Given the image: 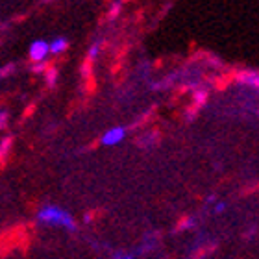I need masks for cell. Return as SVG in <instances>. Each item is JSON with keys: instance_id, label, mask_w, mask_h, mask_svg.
<instances>
[{"instance_id": "cell-11", "label": "cell", "mask_w": 259, "mask_h": 259, "mask_svg": "<svg viewBox=\"0 0 259 259\" xmlns=\"http://www.w3.org/2000/svg\"><path fill=\"white\" fill-rule=\"evenodd\" d=\"M13 72H15V63H8L0 69V78H8V76H11Z\"/></svg>"}, {"instance_id": "cell-8", "label": "cell", "mask_w": 259, "mask_h": 259, "mask_svg": "<svg viewBox=\"0 0 259 259\" xmlns=\"http://www.w3.org/2000/svg\"><path fill=\"white\" fill-rule=\"evenodd\" d=\"M45 80H47V85L49 87H54L56 81H58V69L56 67H49V69L45 70Z\"/></svg>"}, {"instance_id": "cell-6", "label": "cell", "mask_w": 259, "mask_h": 259, "mask_svg": "<svg viewBox=\"0 0 259 259\" xmlns=\"http://www.w3.org/2000/svg\"><path fill=\"white\" fill-rule=\"evenodd\" d=\"M11 146H13V137H10V135L0 141V163L6 161V157L10 154Z\"/></svg>"}, {"instance_id": "cell-14", "label": "cell", "mask_w": 259, "mask_h": 259, "mask_svg": "<svg viewBox=\"0 0 259 259\" xmlns=\"http://www.w3.org/2000/svg\"><path fill=\"white\" fill-rule=\"evenodd\" d=\"M8 122H10V115L6 109H0V130L8 128Z\"/></svg>"}, {"instance_id": "cell-2", "label": "cell", "mask_w": 259, "mask_h": 259, "mask_svg": "<svg viewBox=\"0 0 259 259\" xmlns=\"http://www.w3.org/2000/svg\"><path fill=\"white\" fill-rule=\"evenodd\" d=\"M126 139V128L124 126H115V128H109L106 134L100 137V143L104 146H115L122 143Z\"/></svg>"}, {"instance_id": "cell-5", "label": "cell", "mask_w": 259, "mask_h": 259, "mask_svg": "<svg viewBox=\"0 0 259 259\" xmlns=\"http://www.w3.org/2000/svg\"><path fill=\"white\" fill-rule=\"evenodd\" d=\"M67 49H69V41L65 37H58L50 43V52H52V54H61V52H65Z\"/></svg>"}, {"instance_id": "cell-7", "label": "cell", "mask_w": 259, "mask_h": 259, "mask_svg": "<svg viewBox=\"0 0 259 259\" xmlns=\"http://www.w3.org/2000/svg\"><path fill=\"white\" fill-rule=\"evenodd\" d=\"M193 100H194L193 108L194 109H200L205 104V100H207V91H205V89H198V91H194Z\"/></svg>"}, {"instance_id": "cell-12", "label": "cell", "mask_w": 259, "mask_h": 259, "mask_svg": "<svg viewBox=\"0 0 259 259\" xmlns=\"http://www.w3.org/2000/svg\"><path fill=\"white\" fill-rule=\"evenodd\" d=\"M111 259H135V252L132 254V252H126V250H117L111 255Z\"/></svg>"}, {"instance_id": "cell-15", "label": "cell", "mask_w": 259, "mask_h": 259, "mask_svg": "<svg viewBox=\"0 0 259 259\" xmlns=\"http://www.w3.org/2000/svg\"><path fill=\"white\" fill-rule=\"evenodd\" d=\"M91 63H93V61L87 60L85 63L81 65V74H83V76H89V74H91Z\"/></svg>"}, {"instance_id": "cell-1", "label": "cell", "mask_w": 259, "mask_h": 259, "mask_svg": "<svg viewBox=\"0 0 259 259\" xmlns=\"http://www.w3.org/2000/svg\"><path fill=\"white\" fill-rule=\"evenodd\" d=\"M37 221L43 222V224H49V226L63 228V230H69V232H74L76 230V222L72 219V215H70L69 211H65L63 207L54 204L43 205L37 213Z\"/></svg>"}, {"instance_id": "cell-4", "label": "cell", "mask_w": 259, "mask_h": 259, "mask_svg": "<svg viewBox=\"0 0 259 259\" xmlns=\"http://www.w3.org/2000/svg\"><path fill=\"white\" fill-rule=\"evenodd\" d=\"M50 52V45L47 41H33L32 47H30V60L33 63H37V61H45V58L49 56Z\"/></svg>"}, {"instance_id": "cell-13", "label": "cell", "mask_w": 259, "mask_h": 259, "mask_svg": "<svg viewBox=\"0 0 259 259\" xmlns=\"http://www.w3.org/2000/svg\"><path fill=\"white\" fill-rule=\"evenodd\" d=\"M98 52H100V45L95 43V45H93V47H91V49H89V52H87V60H89V61L97 60Z\"/></svg>"}, {"instance_id": "cell-16", "label": "cell", "mask_w": 259, "mask_h": 259, "mask_svg": "<svg viewBox=\"0 0 259 259\" xmlns=\"http://www.w3.org/2000/svg\"><path fill=\"white\" fill-rule=\"evenodd\" d=\"M224 209H226V204H224V202H219V204H215V213H222Z\"/></svg>"}, {"instance_id": "cell-9", "label": "cell", "mask_w": 259, "mask_h": 259, "mask_svg": "<svg viewBox=\"0 0 259 259\" xmlns=\"http://www.w3.org/2000/svg\"><path fill=\"white\" fill-rule=\"evenodd\" d=\"M120 8H122V0H119V2H115L111 8H109L108 11V21H113V19H117L120 13Z\"/></svg>"}, {"instance_id": "cell-10", "label": "cell", "mask_w": 259, "mask_h": 259, "mask_svg": "<svg viewBox=\"0 0 259 259\" xmlns=\"http://www.w3.org/2000/svg\"><path fill=\"white\" fill-rule=\"evenodd\" d=\"M49 67H50V65L47 63V61H37V63L32 65V69H30V70H32L33 74H41V72H45Z\"/></svg>"}, {"instance_id": "cell-18", "label": "cell", "mask_w": 259, "mask_h": 259, "mask_svg": "<svg viewBox=\"0 0 259 259\" xmlns=\"http://www.w3.org/2000/svg\"><path fill=\"white\" fill-rule=\"evenodd\" d=\"M207 202H209V204H213V202H217V196H215V194H209V196H207Z\"/></svg>"}, {"instance_id": "cell-3", "label": "cell", "mask_w": 259, "mask_h": 259, "mask_svg": "<svg viewBox=\"0 0 259 259\" xmlns=\"http://www.w3.org/2000/svg\"><path fill=\"white\" fill-rule=\"evenodd\" d=\"M235 80L243 85H248L252 89H257L259 91V70L254 69H241L235 72Z\"/></svg>"}, {"instance_id": "cell-17", "label": "cell", "mask_w": 259, "mask_h": 259, "mask_svg": "<svg viewBox=\"0 0 259 259\" xmlns=\"http://www.w3.org/2000/svg\"><path fill=\"white\" fill-rule=\"evenodd\" d=\"M254 235H255V228L252 226V230H250V232H246V237L252 239V237H254Z\"/></svg>"}]
</instances>
